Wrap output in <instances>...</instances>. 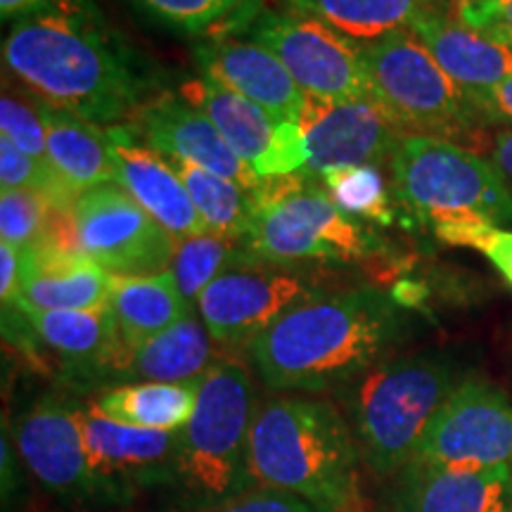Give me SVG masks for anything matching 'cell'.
<instances>
[{
	"instance_id": "ee69618b",
	"label": "cell",
	"mask_w": 512,
	"mask_h": 512,
	"mask_svg": "<svg viewBox=\"0 0 512 512\" xmlns=\"http://www.w3.org/2000/svg\"><path fill=\"white\" fill-rule=\"evenodd\" d=\"M465 3H482V0H453V5H465Z\"/></svg>"
},
{
	"instance_id": "7c38bea8",
	"label": "cell",
	"mask_w": 512,
	"mask_h": 512,
	"mask_svg": "<svg viewBox=\"0 0 512 512\" xmlns=\"http://www.w3.org/2000/svg\"><path fill=\"white\" fill-rule=\"evenodd\" d=\"M72 214L81 252L110 273L150 275L171 268L178 245L174 235L121 185L81 192Z\"/></svg>"
},
{
	"instance_id": "6da1fadb",
	"label": "cell",
	"mask_w": 512,
	"mask_h": 512,
	"mask_svg": "<svg viewBox=\"0 0 512 512\" xmlns=\"http://www.w3.org/2000/svg\"><path fill=\"white\" fill-rule=\"evenodd\" d=\"M3 64L38 100L91 121L124 126L155 100L159 72L95 0H43L12 22Z\"/></svg>"
},
{
	"instance_id": "836d02e7",
	"label": "cell",
	"mask_w": 512,
	"mask_h": 512,
	"mask_svg": "<svg viewBox=\"0 0 512 512\" xmlns=\"http://www.w3.org/2000/svg\"><path fill=\"white\" fill-rule=\"evenodd\" d=\"M147 17L181 34H202L223 22L245 0H133Z\"/></svg>"
},
{
	"instance_id": "1f68e13d",
	"label": "cell",
	"mask_w": 512,
	"mask_h": 512,
	"mask_svg": "<svg viewBox=\"0 0 512 512\" xmlns=\"http://www.w3.org/2000/svg\"><path fill=\"white\" fill-rule=\"evenodd\" d=\"M0 183L3 190H38L53 207L72 209L76 202V195L53 166L41 164L5 136H0Z\"/></svg>"
},
{
	"instance_id": "ab89813d",
	"label": "cell",
	"mask_w": 512,
	"mask_h": 512,
	"mask_svg": "<svg viewBox=\"0 0 512 512\" xmlns=\"http://www.w3.org/2000/svg\"><path fill=\"white\" fill-rule=\"evenodd\" d=\"M24 278V252L12 245H0V299L3 306L17 302Z\"/></svg>"
},
{
	"instance_id": "52a82bcc",
	"label": "cell",
	"mask_w": 512,
	"mask_h": 512,
	"mask_svg": "<svg viewBox=\"0 0 512 512\" xmlns=\"http://www.w3.org/2000/svg\"><path fill=\"white\" fill-rule=\"evenodd\" d=\"M252 195V226L245 238L254 266L259 261L292 266L302 261L368 259L382 247L373 230L344 214L311 171L264 178Z\"/></svg>"
},
{
	"instance_id": "4316f807",
	"label": "cell",
	"mask_w": 512,
	"mask_h": 512,
	"mask_svg": "<svg viewBox=\"0 0 512 512\" xmlns=\"http://www.w3.org/2000/svg\"><path fill=\"white\" fill-rule=\"evenodd\" d=\"M183 297L174 273L117 275L110 297V311L128 347H140L147 339L169 330L195 311Z\"/></svg>"
},
{
	"instance_id": "603a6c76",
	"label": "cell",
	"mask_w": 512,
	"mask_h": 512,
	"mask_svg": "<svg viewBox=\"0 0 512 512\" xmlns=\"http://www.w3.org/2000/svg\"><path fill=\"white\" fill-rule=\"evenodd\" d=\"M411 31L444 72L477 102L498 83L512 79V46L465 27L446 8L427 12Z\"/></svg>"
},
{
	"instance_id": "d6986e66",
	"label": "cell",
	"mask_w": 512,
	"mask_h": 512,
	"mask_svg": "<svg viewBox=\"0 0 512 512\" xmlns=\"http://www.w3.org/2000/svg\"><path fill=\"white\" fill-rule=\"evenodd\" d=\"M204 79L266 107L285 121L302 119L306 95L271 50L247 38L214 36L195 48Z\"/></svg>"
},
{
	"instance_id": "e0dca14e",
	"label": "cell",
	"mask_w": 512,
	"mask_h": 512,
	"mask_svg": "<svg viewBox=\"0 0 512 512\" xmlns=\"http://www.w3.org/2000/svg\"><path fill=\"white\" fill-rule=\"evenodd\" d=\"M131 133L150 150L169 159L202 166L211 174L228 178L240 188L254 192L264 183L216 131V126L200 110L188 105L181 95L159 93L136 114Z\"/></svg>"
},
{
	"instance_id": "9a60e30c",
	"label": "cell",
	"mask_w": 512,
	"mask_h": 512,
	"mask_svg": "<svg viewBox=\"0 0 512 512\" xmlns=\"http://www.w3.org/2000/svg\"><path fill=\"white\" fill-rule=\"evenodd\" d=\"M316 294V285L294 273L235 268L200 294L197 313L216 344L247 349L280 316Z\"/></svg>"
},
{
	"instance_id": "8fae6325",
	"label": "cell",
	"mask_w": 512,
	"mask_h": 512,
	"mask_svg": "<svg viewBox=\"0 0 512 512\" xmlns=\"http://www.w3.org/2000/svg\"><path fill=\"white\" fill-rule=\"evenodd\" d=\"M81 415L83 403L46 394L17 415L10 434L24 470L53 501L74 512H95V484Z\"/></svg>"
},
{
	"instance_id": "5bb4252c",
	"label": "cell",
	"mask_w": 512,
	"mask_h": 512,
	"mask_svg": "<svg viewBox=\"0 0 512 512\" xmlns=\"http://www.w3.org/2000/svg\"><path fill=\"white\" fill-rule=\"evenodd\" d=\"M178 95L216 126L230 150L256 176L297 174L309 164L306 136L297 121L275 117L254 100L228 91L204 76L185 81Z\"/></svg>"
},
{
	"instance_id": "ffe728a7",
	"label": "cell",
	"mask_w": 512,
	"mask_h": 512,
	"mask_svg": "<svg viewBox=\"0 0 512 512\" xmlns=\"http://www.w3.org/2000/svg\"><path fill=\"white\" fill-rule=\"evenodd\" d=\"M389 512H512V463L489 470L408 463L394 475Z\"/></svg>"
},
{
	"instance_id": "8992f818",
	"label": "cell",
	"mask_w": 512,
	"mask_h": 512,
	"mask_svg": "<svg viewBox=\"0 0 512 512\" xmlns=\"http://www.w3.org/2000/svg\"><path fill=\"white\" fill-rule=\"evenodd\" d=\"M389 166L396 202L437 238L460 228H512V188L494 159L451 140L403 133Z\"/></svg>"
},
{
	"instance_id": "83f0119b",
	"label": "cell",
	"mask_w": 512,
	"mask_h": 512,
	"mask_svg": "<svg viewBox=\"0 0 512 512\" xmlns=\"http://www.w3.org/2000/svg\"><path fill=\"white\" fill-rule=\"evenodd\" d=\"M280 3L287 12L323 22L325 27L356 43L411 29L427 12L444 8L441 0H280Z\"/></svg>"
},
{
	"instance_id": "3957f363",
	"label": "cell",
	"mask_w": 512,
	"mask_h": 512,
	"mask_svg": "<svg viewBox=\"0 0 512 512\" xmlns=\"http://www.w3.org/2000/svg\"><path fill=\"white\" fill-rule=\"evenodd\" d=\"M256 484L328 512H363L361 448L330 401L273 396L259 403L249 437Z\"/></svg>"
},
{
	"instance_id": "60d3db41",
	"label": "cell",
	"mask_w": 512,
	"mask_h": 512,
	"mask_svg": "<svg viewBox=\"0 0 512 512\" xmlns=\"http://www.w3.org/2000/svg\"><path fill=\"white\" fill-rule=\"evenodd\" d=\"M479 110L491 119V124H512V79L498 83L491 93L479 100Z\"/></svg>"
},
{
	"instance_id": "7bdbcfd3",
	"label": "cell",
	"mask_w": 512,
	"mask_h": 512,
	"mask_svg": "<svg viewBox=\"0 0 512 512\" xmlns=\"http://www.w3.org/2000/svg\"><path fill=\"white\" fill-rule=\"evenodd\" d=\"M38 3H43V0H0V15H3V22H8V19L22 17Z\"/></svg>"
},
{
	"instance_id": "b9f144b4",
	"label": "cell",
	"mask_w": 512,
	"mask_h": 512,
	"mask_svg": "<svg viewBox=\"0 0 512 512\" xmlns=\"http://www.w3.org/2000/svg\"><path fill=\"white\" fill-rule=\"evenodd\" d=\"M491 159L512 183V128H501L491 140Z\"/></svg>"
},
{
	"instance_id": "5b68a950",
	"label": "cell",
	"mask_w": 512,
	"mask_h": 512,
	"mask_svg": "<svg viewBox=\"0 0 512 512\" xmlns=\"http://www.w3.org/2000/svg\"><path fill=\"white\" fill-rule=\"evenodd\" d=\"M259 403L252 375L238 358L221 356L202 377L195 413L181 430L174 512H211L256 489L249 437Z\"/></svg>"
},
{
	"instance_id": "9c48e42d",
	"label": "cell",
	"mask_w": 512,
	"mask_h": 512,
	"mask_svg": "<svg viewBox=\"0 0 512 512\" xmlns=\"http://www.w3.org/2000/svg\"><path fill=\"white\" fill-rule=\"evenodd\" d=\"M226 31L271 50L311 98L325 102L373 98L358 43L323 22L294 12L252 10L249 5L247 15L240 22L230 19Z\"/></svg>"
},
{
	"instance_id": "d4e9b609",
	"label": "cell",
	"mask_w": 512,
	"mask_h": 512,
	"mask_svg": "<svg viewBox=\"0 0 512 512\" xmlns=\"http://www.w3.org/2000/svg\"><path fill=\"white\" fill-rule=\"evenodd\" d=\"M197 311V309H195ZM188 313L169 330L147 339L140 347H128L121 363L117 384L128 382H190L200 380L211 363L216 361L211 351L209 330L204 328L200 313ZM114 384V387H117Z\"/></svg>"
},
{
	"instance_id": "44dd1931",
	"label": "cell",
	"mask_w": 512,
	"mask_h": 512,
	"mask_svg": "<svg viewBox=\"0 0 512 512\" xmlns=\"http://www.w3.org/2000/svg\"><path fill=\"white\" fill-rule=\"evenodd\" d=\"M112 140L117 185H121L140 207L150 211L157 223L169 230L174 238H192L209 233L200 211L190 200V192L169 159L140 143L128 126L107 128Z\"/></svg>"
},
{
	"instance_id": "d6a6232c",
	"label": "cell",
	"mask_w": 512,
	"mask_h": 512,
	"mask_svg": "<svg viewBox=\"0 0 512 512\" xmlns=\"http://www.w3.org/2000/svg\"><path fill=\"white\" fill-rule=\"evenodd\" d=\"M50 200L38 190L0 192V235L5 245L31 249L43 240L50 219Z\"/></svg>"
},
{
	"instance_id": "30bf717a",
	"label": "cell",
	"mask_w": 512,
	"mask_h": 512,
	"mask_svg": "<svg viewBox=\"0 0 512 512\" xmlns=\"http://www.w3.org/2000/svg\"><path fill=\"white\" fill-rule=\"evenodd\" d=\"M81 425L91 460L95 508L124 510L145 494L169 496L176 479L181 430L157 432L119 425L91 411V406H83Z\"/></svg>"
},
{
	"instance_id": "74e56055",
	"label": "cell",
	"mask_w": 512,
	"mask_h": 512,
	"mask_svg": "<svg viewBox=\"0 0 512 512\" xmlns=\"http://www.w3.org/2000/svg\"><path fill=\"white\" fill-rule=\"evenodd\" d=\"M211 512H328L318 505H313L304 498L287 494V491L266 489V486H256L249 494L240 496L238 501L223 505L219 510Z\"/></svg>"
},
{
	"instance_id": "ac0fdd59",
	"label": "cell",
	"mask_w": 512,
	"mask_h": 512,
	"mask_svg": "<svg viewBox=\"0 0 512 512\" xmlns=\"http://www.w3.org/2000/svg\"><path fill=\"white\" fill-rule=\"evenodd\" d=\"M17 309L27 316L36 342L60 356L67 380L81 382L83 387L100 382L117 384L128 344L121 337L110 306L95 311H36L29 306Z\"/></svg>"
},
{
	"instance_id": "7402d4cb",
	"label": "cell",
	"mask_w": 512,
	"mask_h": 512,
	"mask_svg": "<svg viewBox=\"0 0 512 512\" xmlns=\"http://www.w3.org/2000/svg\"><path fill=\"white\" fill-rule=\"evenodd\" d=\"M24 252V278L17 306L36 311L107 309L117 275L81 252L36 245Z\"/></svg>"
},
{
	"instance_id": "4fadbf2b",
	"label": "cell",
	"mask_w": 512,
	"mask_h": 512,
	"mask_svg": "<svg viewBox=\"0 0 512 512\" xmlns=\"http://www.w3.org/2000/svg\"><path fill=\"white\" fill-rule=\"evenodd\" d=\"M411 463L489 470L512 463V403L496 384L467 377L427 427Z\"/></svg>"
},
{
	"instance_id": "f1b7e54d",
	"label": "cell",
	"mask_w": 512,
	"mask_h": 512,
	"mask_svg": "<svg viewBox=\"0 0 512 512\" xmlns=\"http://www.w3.org/2000/svg\"><path fill=\"white\" fill-rule=\"evenodd\" d=\"M169 159V157H166ZM171 169L181 178L190 200L200 211L204 226L209 233L223 238L245 240L252 226V195L228 178L211 174L202 166L169 159Z\"/></svg>"
},
{
	"instance_id": "4dcf8cb0",
	"label": "cell",
	"mask_w": 512,
	"mask_h": 512,
	"mask_svg": "<svg viewBox=\"0 0 512 512\" xmlns=\"http://www.w3.org/2000/svg\"><path fill=\"white\" fill-rule=\"evenodd\" d=\"M325 192L344 214L358 223L394 226L396 207L377 166H347L320 176Z\"/></svg>"
},
{
	"instance_id": "cb8c5ba5",
	"label": "cell",
	"mask_w": 512,
	"mask_h": 512,
	"mask_svg": "<svg viewBox=\"0 0 512 512\" xmlns=\"http://www.w3.org/2000/svg\"><path fill=\"white\" fill-rule=\"evenodd\" d=\"M38 114L46 128L50 164L76 197L98 185L117 183V166L107 128L41 100Z\"/></svg>"
},
{
	"instance_id": "277c9868",
	"label": "cell",
	"mask_w": 512,
	"mask_h": 512,
	"mask_svg": "<svg viewBox=\"0 0 512 512\" xmlns=\"http://www.w3.org/2000/svg\"><path fill=\"white\" fill-rule=\"evenodd\" d=\"M467 377L463 356L448 349H425L389 356L337 392L363 465L380 479L401 472L418 453L434 415Z\"/></svg>"
},
{
	"instance_id": "d590c367",
	"label": "cell",
	"mask_w": 512,
	"mask_h": 512,
	"mask_svg": "<svg viewBox=\"0 0 512 512\" xmlns=\"http://www.w3.org/2000/svg\"><path fill=\"white\" fill-rule=\"evenodd\" d=\"M439 240L446 242V245L472 247L482 252L496 266V271L512 285V230L491 226L460 228L444 233Z\"/></svg>"
},
{
	"instance_id": "f35d334b",
	"label": "cell",
	"mask_w": 512,
	"mask_h": 512,
	"mask_svg": "<svg viewBox=\"0 0 512 512\" xmlns=\"http://www.w3.org/2000/svg\"><path fill=\"white\" fill-rule=\"evenodd\" d=\"M0 451H3V510L10 512V508H15L17 503V496L22 494L19 491V484L24 482V475L22 470H19V463H22V458H19L17 448H15V441H12V434L8 430V422H3V439H0Z\"/></svg>"
},
{
	"instance_id": "484cf974",
	"label": "cell",
	"mask_w": 512,
	"mask_h": 512,
	"mask_svg": "<svg viewBox=\"0 0 512 512\" xmlns=\"http://www.w3.org/2000/svg\"><path fill=\"white\" fill-rule=\"evenodd\" d=\"M202 377L178 384L128 382L105 387L88 406L102 418L119 422V425L138 427V430L178 432L188 425L195 413Z\"/></svg>"
},
{
	"instance_id": "ba28073f",
	"label": "cell",
	"mask_w": 512,
	"mask_h": 512,
	"mask_svg": "<svg viewBox=\"0 0 512 512\" xmlns=\"http://www.w3.org/2000/svg\"><path fill=\"white\" fill-rule=\"evenodd\" d=\"M373 98L403 131L472 143L491 119L439 67L411 29L358 43Z\"/></svg>"
},
{
	"instance_id": "7a4b0ae2",
	"label": "cell",
	"mask_w": 512,
	"mask_h": 512,
	"mask_svg": "<svg viewBox=\"0 0 512 512\" xmlns=\"http://www.w3.org/2000/svg\"><path fill=\"white\" fill-rule=\"evenodd\" d=\"M406 337V316L375 287L316 294L280 316L247 347L273 392H342Z\"/></svg>"
},
{
	"instance_id": "2e32d148",
	"label": "cell",
	"mask_w": 512,
	"mask_h": 512,
	"mask_svg": "<svg viewBox=\"0 0 512 512\" xmlns=\"http://www.w3.org/2000/svg\"><path fill=\"white\" fill-rule=\"evenodd\" d=\"M299 126L309 147L306 171L318 176L392 162L396 143L408 133L375 98L325 102L309 95Z\"/></svg>"
},
{
	"instance_id": "8d00e7d4",
	"label": "cell",
	"mask_w": 512,
	"mask_h": 512,
	"mask_svg": "<svg viewBox=\"0 0 512 512\" xmlns=\"http://www.w3.org/2000/svg\"><path fill=\"white\" fill-rule=\"evenodd\" d=\"M453 17L486 38L512 46V0L453 5Z\"/></svg>"
},
{
	"instance_id": "f546056e",
	"label": "cell",
	"mask_w": 512,
	"mask_h": 512,
	"mask_svg": "<svg viewBox=\"0 0 512 512\" xmlns=\"http://www.w3.org/2000/svg\"><path fill=\"white\" fill-rule=\"evenodd\" d=\"M254 261L247 252L245 240L223 238V235L202 233L183 238L176 245V256L171 261L183 297L192 306H197L200 294L214 283L216 278L235 268H252Z\"/></svg>"
},
{
	"instance_id": "e575fe53",
	"label": "cell",
	"mask_w": 512,
	"mask_h": 512,
	"mask_svg": "<svg viewBox=\"0 0 512 512\" xmlns=\"http://www.w3.org/2000/svg\"><path fill=\"white\" fill-rule=\"evenodd\" d=\"M0 131L22 152H27L41 164L53 166L48 157L46 128H43L41 114H38V110H31L27 102L15 98L8 91L0 98Z\"/></svg>"
}]
</instances>
